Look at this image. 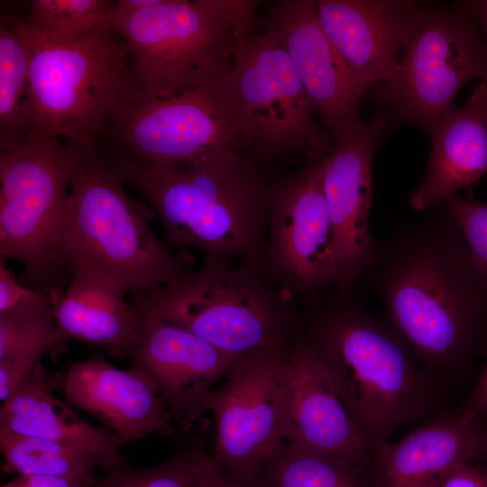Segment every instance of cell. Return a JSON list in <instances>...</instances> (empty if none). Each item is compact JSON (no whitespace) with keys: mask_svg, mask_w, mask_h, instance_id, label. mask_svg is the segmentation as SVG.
<instances>
[{"mask_svg":"<svg viewBox=\"0 0 487 487\" xmlns=\"http://www.w3.org/2000/svg\"><path fill=\"white\" fill-rule=\"evenodd\" d=\"M376 241L363 275L384 320L431 373L461 369L487 344V275L446 205Z\"/></svg>","mask_w":487,"mask_h":487,"instance_id":"1","label":"cell"},{"mask_svg":"<svg viewBox=\"0 0 487 487\" xmlns=\"http://www.w3.org/2000/svg\"><path fill=\"white\" fill-rule=\"evenodd\" d=\"M107 161L146 198L170 244L198 248L206 257H237L251 267L265 259L273 188L247 153L224 150L173 165Z\"/></svg>","mask_w":487,"mask_h":487,"instance_id":"2","label":"cell"},{"mask_svg":"<svg viewBox=\"0 0 487 487\" xmlns=\"http://www.w3.org/2000/svg\"><path fill=\"white\" fill-rule=\"evenodd\" d=\"M349 294L319 313L305 339L374 448L401 426L432 414L439 387L436 375L418 366L403 336Z\"/></svg>","mask_w":487,"mask_h":487,"instance_id":"3","label":"cell"},{"mask_svg":"<svg viewBox=\"0 0 487 487\" xmlns=\"http://www.w3.org/2000/svg\"><path fill=\"white\" fill-rule=\"evenodd\" d=\"M18 23L30 56L29 138L65 139L94 149L107 126L115 133L146 99L129 48L106 22L69 40Z\"/></svg>","mask_w":487,"mask_h":487,"instance_id":"4","label":"cell"},{"mask_svg":"<svg viewBox=\"0 0 487 487\" xmlns=\"http://www.w3.org/2000/svg\"><path fill=\"white\" fill-rule=\"evenodd\" d=\"M253 0H161L122 11L108 26L129 48L146 99L169 98L232 73L242 40L258 23Z\"/></svg>","mask_w":487,"mask_h":487,"instance_id":"5","label":"cell"},{"mask_svg":"<svg viewBox=\"0 0 487 487\" xmlns=\"http://www.w3.org/2000/svg\"><path fill=\"white\" fill-rule=\"evenodd\" d=\"M74 147L69 194L61 229V247L70 267L98 269L131 295L178 280L182 256L156 236L149 204L133 200L124 183L94 149Z\"/></svg>","mask_w":487,"mask_h":487,"instance_id":"6","label":"cell"},{"mask_svg":"<svg viewBox=\"0 0 487 487\" xmlns=\"http://www.w3.org/2000/svg\"><path fill=\"white\" fill-rule=\"evenodd\" d=\"M74 147L56 138H29L0 155V254L19 261L21 280L54 304L71 277L61 229Z\"/></svg>","mask_w":487,"mask_h":487,"instance_id":"7","label":"cell"},{"mask_svg":"<svg viewBox=\"0 0 487 487\" xmlns=\"http://www.w3.org/2000/svg\"><path fill=\"white\" fill-rule=\"evenodd\" d=\"M229 258L206 257L202 267L130 302L139 314L185 329L220 351L243 359L286 345L287 316L253 271Z\"/></svg>","mask_w":487,"mask_h":487,"instance_id":"8","label":"cell"},{"mask_svg":"<svg viewBox=\"0 0 487 487\" xmlns=\"http://www.w3.org/2000/svg\"><path fill=\"white\" fill-rule=\"evenodd\" d=\"M231 79L245 153L267 162L301 152L311 163L333 151L334 137L316 119L287 51L271 34L257 25L246 34Z\"/></svg>","mask_w":487,"mask_h":487,"instance_id":"9","label":"cell"},{"mask_svg":"<svg viewBox=\"0 0 487 487\" xmlns=\"http://www.w3.org/2000/svg\"><path fill=\"white\" fill-rule=\"evenodd\" d=\"M487 80V49L473 20L455 10L423 7L402 50L398 69L374 96L389 116L429 134L454 110L458 91Z\"/></svg>","mask_w":487,"mask_h":487,"instance_id":"10","label":"cell"},{"mask_svg":"<svg viewBox=\"0 0 487 487\" xmlns=\"http://www.w3.org/2000/svg\"><path fill=\"white\" fill-rule=\"evenodd\" d=\"M288 352L286 344L241 359L226 382L207 398V411L213 413L216 426L210 456L242 481L254 482L285 445Z\"/></svg>","mask_w":487,"mask_h":487,"instance_id":"11","label":"cell"},{"mask_svg":"<svg viewBox=\"0 0 487 487\" xmlns=\"http://www.w3.org/2000/svg\"><path fill=\"white\" fill-rule=\"evenodd\" d=\"M115 133L129 158L154 165L244 152L231 74L169 98L145 99Z\"/></svg>","mask_w":487,"mask_h":487,"instance_id":"12","label":"cell"},{"mask_svg":"<svg viewBox=\"0 0 487 487\" xmlns=\"http://www.w3.org/2000/svg\"><path fill=\"white\" fill-rule=\"evenodd\" d=\"M391 117L381 111L339 132L327 155L323 187L332 230L334 286L350 292L371 263L376 241L370 232L372 164Z\"/></svg>","mask_w":487,"mask_h":487,"instance_id":"13","label":"cell"},{"mask_svg":"<svg viewBox=\"0 0 487 487\" xmlns=\"http://www.w3.org/2000/svg\"><path fill=\"white\" fill-rule=\"evenodd\" d=\"M327 155L273 187L266 256L295 289L316 296L335 282L332 230L323 179Z\"/></svg>","mask_w":487,"mask_h":487,"instance_id":"14","label":"cell"},{"mask_svg":"<svg viewBox=\"0 0 487 487\" xmlns=\"http://www.w3.org/2000/svg\"><path fill=\"white\" fill-rule=\"evenodd\" d=\"M261 25L287 51L315 115L331 136L361 118V99L372 87L351 69L325 33L315 1H277Z\"/></svg>","mask_w":487,"mask_h":487,"instance_id":"15","label":"cell"},{"mask_svg":"<svg viewBox=\"0 0 487 487\" xmlns=\"http://www.w3.org/2000/svg\"><path fill=\"white\" fill-rule=\"evenodd\" d=\"M137 314L139 333L128 354L131 366L153 381L172 418L188 428L207 411L214 383L229 375L241 359L185 329Z\"/></svg>","mask_w":487,"mask_h":487,"instance_id":"16","label":"cell"},{"mask_svg":"<svg viewBox=\"0 0 487 487\" xmlns=\"http://www.w3.org/2000/svg\"><path fill=\"white\" fill-rule=\"evenodd\" d=\"M283 436L285 443L372 466L373 446L305 337L296 338L289 346Z\"/></svg>","mask_w":487,"mask_h":487,"instance_id":"17","label":"cell"},{"mask_svg":"<svg viewBox=\"0 0 487 487\" xmlns=\"http://www.w3.org/2000/svg\"><path fill=\"white\" fill-rule=\"evenodd\" d=\"M60 389L67 403L97 418L124 443L175 433L157 387L139 369L122 370L93 355L69 363Z\"/></svg>","mask_w":487,"mask_h":487,"instance_id":"18","label":"cell"},{"mask_svg":"<svg viewBox=\"0 0 487 487\" xmlns=\"http://www.w3.org/2000/svg\"><path fill=\"white\" fill-rule=\"evenodd\" d=\"M325 33L351 69L372 87L394 76L410 32L423 9L412 1L318 0Z\"/></svg>","mask_w":487,"mask_h":487,"instance_id":"19","label":"cell"},{"mask_svg":"<svg viewBox=\"0 0 487 487\" xmlns=\"http://www.w3.org/2000/svg\"><path fill=\"white\" fill-rule=\"evenodd\" d=\"M486 446L476 418L441 414L395 443L374 446L373 487H441L457 464L484 458Z\"/></svg>","mask_w":487,"mask_h":487,"instance_id":"20","label":"cell"},{"mask_svg":"<svg viewBox=\"0 0 487 487\" xmlns=\"http://www.w3.org/2000/svg\"><path fill=\"white\" fill-rule=\"evenodd\" d=\"M63 374L40 362L2 404L0 428L80 447L93 455L106 473L127 464L121 453L123 438L111 430L82 419L54 394Z\"/></svg>","mask_w":487,"mask_h":487,"instance_id":"21","label":"cell"},{"mask_svg":"<svg viewBox=\"0 0 487 487\" xmlns=\"http://www.w3.org/2000/svg\"><path fill=\"white\" fill-rule=\"evenodd\" d=\"M430 136L427 170L409 198L416 211L446 201L487 174V80H481L464 105L447 115Z\"/></svg>","mask_w":487,"mask_h":487,"instance_id":"22","label":"cell"},{"mask_svg":"<svg viewBox=\"0 0 487 487\" xmlns=\"http://www.w3.org/2000/svg\"><path fill=\"white\" fill-rule=\"evenodd\" d=\"M127 291L98 269L72 265L71 277L54 306L58 335L64 345L81 340L128 356L139 333V315Z\"/></svg>","mask_w":487,"mask_h":487,"instance_id":"23","label":"cell"},{"mask_svg":"<svg viewBox=\"0 0 487 487\" xmlns=\"http://www.w3.org/2000/svg\"><path fill=\"white\" fill-rule=\"evenodd\" d=\"M54 302L43 292L0 313V400L5 402L47 352L61 348Z\"/></svg>","mask_w":487,"mask_h":487,"instance_id":"24","label":"cell"},{"mask_svg":"<svg viewBox=\"0 0 487 487\" xmlns=\"http://www.w3.org/2000/svg\"><path fill=\"white\" fill-rule=\"evenodd\" d=\"M33 128L30 56L18 19L0 26V147L12 149L27 140Z\"/></svg>","mask_w":487,"mask_h":487,"instance_id":"25","label":"cell"},{"mask_svg":"<svg viewBox=\"0 0 487 487\" xmlns=\"http://www.w3.org/2000/svg\"><path fill=\"white\" fill-rule=\"evenodd\" d=\"M367 468L285 443L254 482L259 487H366Z\"/></svg>","mask_w":487,"mask_h":487,"instance_id":"26","label":"cell"},{"mask_svg":"<svg viewBox=\"0 0 487 487\" xmlns=\"http://www.w3.org/2000/svg\"><path fill=\"white\" fill-rule=\"evenodd\" d=\"M0 449L5 470L19 476L79 478L94 474L99 466L96 458L80 447L4 428H0Z\"/></svg>","mask_w":487,"mask_h":487,"instance_id":"27","label":"cell"},{"mask_svg":"<svg viewBox=\"0 0 487 487\" xmlns=\"http://www.w3.org/2000/svg\"><path fill=\"white\" fill-rule=\"evenodd\" d=\"M113 4L104 0H33L27 23L52 39H73L105 23Z\"/></svg>","mask_w":487,"mask_h":487,"instance_id":"28","label":"cell"},{"mask_svg":"<svg viewBox=\"0 0 487 487\" xmlns=\"http://www.w3.org/2000/svg\"><path fill=\"white\" fill-rule=\"evenodd\" d=\"M93 487H198L194 451L176 455L150 468L136 469L126 464L106 473Z\"/></svg>","mask_w":487,"mask_h":487,"instance_id":"29","label":"cell"},{"mask_svg":"<svg viewBox=\"0 0 487 487\" xmlns=\"http://www.w3.org/2000/svg\"><path fill=\"white\" fill-rule=\"evenodd\" d=\"M444 203L473 259L487 275V203L455 195Z\"/></svg>","mask_w":487,"mask_h":487,"instance_id":"30","label":"cell"},{"mask_svg":"<svg viewBox=\"0 0 487 487\" xmlns=\"http://www.w3.org/2000/svg\"><path fill=\"white\" fill-rule=\"evenodd\" d=\"M196 457L198 487H259L255 482L237 479L221 470L203 449H193Z\"/></svg>","mask_w":487,"mask_h":487,"instance_id":"31","label":"cell"},{"mask_svg":"<svg viewBox=\"0 0 487 487\" xmlns=\"http://www.w3.org/2000/svg\"><path fill=\"white\" fill-rule=\"evenodd\" d=\"M6 262L0 259V313L29 301L41 293L19 283L7 270Z\"/></svg>","mask_w":487,"mask_h":487,"instance_id":"32","label":"cell"},{"mask_svg":"<svg viewBox=\"0 0 487 487\" xmlns=\"http://www.w3.org/2000/svg\"><path fill=\"white\" fill-rule=\"evenodd\" d=\"M441 487H487V467L473 462L457 464Z\"/></svg>","mask_w":487,"mask_h":487,"instance_id":"33","label":"cell"},{"mask_svg":"<svg viewBox=\"0 0 487 487\" xmlns=\"http://www.w3.org/2000/svg\"><path fill=\"white\" fill-rule=\"evenodd\" d=\"M24 487H93L97 478L92 474L79 478L61 476H18Z\"/></svg>","mask_w":487,"mask_h":487,"instance_id":"34","label":"cell"},{"mask_svg":"<svg viewBox=\"0 0 487 487\" xmlns=\"http://www.w3.org/2000/svg\"><path fill=\"white\" fill-rule=\"evenodd\" d=\"M456 411L474 418L487 412V362L476 385Z\"/></svg>","mask_w":487,"mask_h":487,"instance_id":"35","label":"cell"},{"mask_svg":"<svg viewBox=\"0 0 487 487\" xmlns=\"http://www.w3.org/2000/svg\"><path fill=\"white\" fill-rule=\"evenodd\" d=\"M455 8L476 21L484 35L487 49V0L462 1L455 5Z\"/></svg>","mask_w":487,"mask_h":487,"instance_id":"36","label":"cell"},{"mask_svg":"<svg viewBox=\"0 0 487 487\" xmlns=\"http://www.w3.org/2000/svg\"><path fill=\"white\" fill-rule=\"evenodd\" d=\"M475 418L477 422L479 423L480 427H482L484 433L485 438H486V442H487V412H484L483 414L476 417ZM484 457H487V446H486V454Z\"/></svg>","mask_w":487,"mask_h":487,"instance_id":"37","label":"cell"},{"mask_svg":"<svg viewBox=\"0 0 487 487\" xmlns=\"http://www.w3.org/2000/svg\"><path fill=\"white\" fill-rule=\"evenodd\" d=\"M1 487H24V485L23 484L21 480L17 478L16 480L2 485Z\"/></svg>","mask_w":487,"mask_h":487,"instance_id":"38","label":"cell"}]
</instances>
